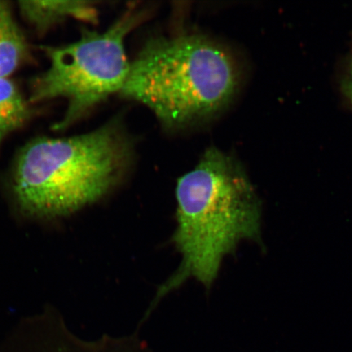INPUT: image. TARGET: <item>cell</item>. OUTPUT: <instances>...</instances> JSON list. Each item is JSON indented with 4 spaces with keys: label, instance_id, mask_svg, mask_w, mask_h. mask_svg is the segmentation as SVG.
Returning a JSON list of instances; mask_svg holds the SVG:
<instances>
[{
    "label": "cell",
    "instance_id": "1",
    "mask_svg": "<svg viewBox=\"0 0 352 352\" xmlns=\"http://www.w3.org/2000/svg\"><path fill=\"white\" fill-rule=\"evenodd\" d=\"M133 153L118 118L73 138L34 140L12 166L6 186L8 208L21 222H60L120 186Z\"/></svg>",
    "mask_w": 352,
    "mask_h": 352
},
{
    "label": "cell",
    "instance_id": "2",
    "mask_svg": "<svg viewBox=\"0 0 352 352\" xmlns=\"http://www.w3.org/2000/svg\"><path fill=\"white\" fill-rule=\"evenodd\" d=\"M173 244L182 255L178 270L157 289L148 314L189 278L212 286L223 258L241 241L263 248L262 204L235 157L210 147L197 166L178 179Z\"/></svg>",
    "mask_w": 352,
    "mask_h": 352
},
{
    "label": "cell",
    "instance_id": "3",
    "mask_svg": "<svg viewBox=\"0 0 352 352\" xmlns=\"http://www.w3.org/2000/svg\"><path fill=\"white\" fill-rule=\"evenodd\" d=\"M239 82V65L226 47L184 34L145 43L120 94L145 105L166 129H179L221 112Z\"/></svg>",
    "mask_w": 352,
    "mask_h": 352
},
{
    "label": "cell",
    "instance_id": "4",
    "mask_svg": "<svg viewBox=\"0 0 352 352\" xmlns=\"http://www.w3.org/2000/svg\"><path fill=\"white\" fill-rule=\"evenodd\" d=\"M146 14L131 8L102 33L83 30L81 38L69 45L43 47L50 67L34 79L29 102L67 100L65 116L54 130L68 129L109 96L120 94L131 65L125 39Z\"/></svg>",
    "mask_w": 352,
    "mask_h": 352
},
{
    "label": "cell",
    "instance_id": "5",
    "mask_svg": "<svg viewBox=\"0 0 352 352\" xmlns=\"http://www.w3.org/2000/svg\"><path fill=\"white\" fill-rule=\"evenodd\" d=\"M138 338L104 336L83 340L72 332L56 307L22 319L0 340V352H148Z\"/></svg>",
    "mask_w": 352,
    "mask_h": 352
},
{
    "label": "cell",
    "instance_id": "6",
    "mask_svg": "<svg viewBox=\"0 0 352 352\" xmlns=\"http://www.w3.org/2000/svg\"><path fill=\"white\" fill-rule=\"evenodd\" d=\"M19 4L22 16L41 33L69 17L90 23L98 21V11L91 2L21 1Z\"/></svg>",
    "mask_w": 352,
    "mask_h": 352
},
{
    "label": "cell",
    "instance_id": "7",
    "mask_svg": "<svg viewBox=\"0 0 352 352\" xmlns=\"http://www.w3.org/2000/svg\"><path fill=\"white\" fill-rule=\"evenodd\" d=\"M29 47L12 8L6 1H0V78L14 73L29 56Z\"/></svg>",
    "mask_w": 352,
    "mask_h": 352
},
{
    "label": "cell",
    "instance_id": "8",
    "mask_svg": "<svg viewBox=\"0 0 352 352\" xmlns=\"http://www.w3.org/2000/svg\"><path fill=\"white\" fill-rule=\"evenodd\" d=\"M30 116L28 102L15 83L8 78H0V144L25 124Z\"/></svg>",
    "mask_w": 352,
    "mask_h": 352
},
{
    "label": "cell",
    "instance_id": "9",
    "mask_svg": "<svg viewBox=\"0 0 352 352\" xmlns=\"http://www.w3.org/2000/svg\"><path fill=\"white\" fill-rule=\"evenodd\" d=\"M342 90L352 104V56L342 80Z\"/></svg>",
    "mask_w": 352,
    "mask_h": 352
}]
</instances>
